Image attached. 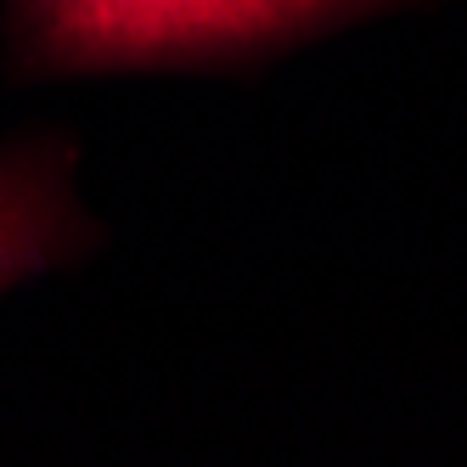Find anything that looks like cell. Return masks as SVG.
<instances>
[{"label":"cell","mask_w":467,"mask_h":467,"mask_svg":"<svg viewBox=\"0 0 467 467\" xmlns=\"http://www.w3.org/2000/svg\"><path fill=\"white\" fill-rule=\"evenodd\" d=\"M46 35L68 57H152L192 35V0H46Z\"/></svg>","instance_id":"1"},{"label":"cell","mask_w":467,"mask_h":467,"mask_svg":"<svg viewBox=\"0 0 467 467\" xmlns=\"http://www.w3.org/2000/svg\"><path fill=\"white\" fill-rule=\"evenodd\" d=\"M57 248L51 186L28 170H0V287L40 271Z\"/></svg>","instance_id":"2"},{"label":"cell","mask_w":467,"mask_h":467,"mask_svg":"<svg viewBox=\"0 0 467 467\" xmlns=\"http://www.w3.org/2000/svg\"><path fill=\"white\" fill-rule=\"evenodd\" d=\"M332 6V0H192V35L186 46H220V40H254L287 28L298 17H310Z\"/></svg>","instance_id":"3"}]
</instances>
